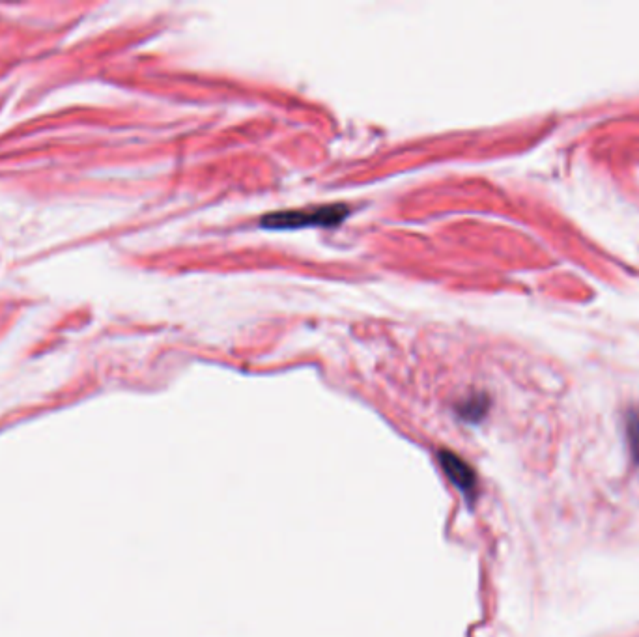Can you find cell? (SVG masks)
<instances>
[{
    "instance_id": "3",
    "label": "cell",
    "mask_w": 639,
    "mask_h": 637,
    "mask_svg": "<svg viewBox=\"0 0 639 637\" xmlns=\"http://www.w3.org/2000/svg\"><path fill=\"white\" fill-rule=\"evenodd\" d=\"M626 438H628V445H630V451L632 456L636 460V464L639 466V410L638 408H632V410L626 413Z\"/></svg>"
},
{
    "instance_id": "2",
    "label": "cell",
    "mask_w": 639,
    "mask_h": 637,
    "mask_svg": "<svg viewBox=\"0 0 639 637\" xmlns=\"http://www.w3.org/2000/svg\"><path fill=\"white\" fill-rule=\"evenodd\" d=\"M438 460L449 481L453 482L464 496L473 499L477 492V475L473 469L469 468L468 462L451 451H441Z\"/></svg>"
},
{
    "instance_id": "1",
    "label": "cell",
    "mask_w": 639,
    "mask_h": 637,
    "mask_svg": "<svg viewBox=\"0 0 639 637\" xmlns=\"http://www.w3.org/2000/svg\"><path fill=\"white\" fill-rule=\"evenodd\" d=\"M348 206L344 204H324L305 210L270 213L262 217V227L271 230H296L305 227H333L341 223L348 215Z\"/></svg>"
}]
</instances>
